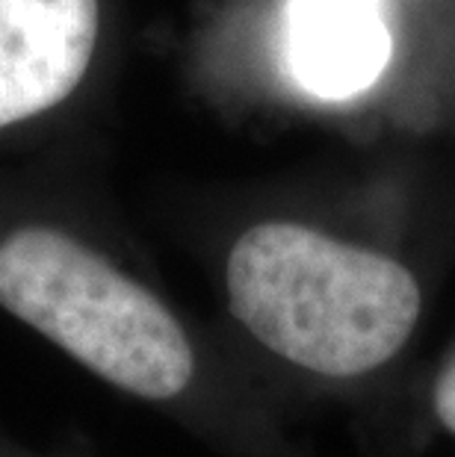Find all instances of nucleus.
<instances>
[{"instance_id": "f257e3e1", "label": "nucleus", "mask_w": 455, "mask_h": 457, "mask_svg": "<svg viewBox=\"0 0 455 457\" xmlns=\"http://www.w3.org/2000/svg\"><path fill=\"white\" fill-rule=\"evenodd\" d=\"M225 280L231 310L255 339L328 378L387 363L423 307L402 262L296 221L246 230L231 248Z\"/></svg>"}, {"instance_id": "20e7f679", "label": "nucleus", "mask_w": 455, "mask_h": 457, "mask_svg": "<svg viewBox=\"0 0 455 457\" xmlns=\"http://www.w3.org/2000/svg\"><path fill=\"white\" fill-rule=\"evenodd\" d=\"M387 60L382 0H290L287 62L308 92L352 98L379 80Z\"/></svg>"}, {"instance_id": "7ed1b4c3", "label": "nucleus", "mask_w": 455, "mask_h": 457, "mask_svg": "<svg viewBox=\"0 0 455 457\" xmlns=\"http://www.w3.org/2000/svg\"><path fill=\"white\" fill-rule=\"evenodd\" d=\"M98 42V0H0V130L80 86Z\"/></svg>"}, {"instance_id": "39448f33", "label": "nucleus", "mask_w": 455, "mask_h": 457, "mask_svg": "<svg viewBox=\"0 0 455 457\" xmlns=\"http://www.w3.org/2000/svg\"><path fill=\"white\" fill-rule=\"evenodd\" d=\"M434 411H438L441 422L455 434V360L438 378V386H434Z\"/></svg>"}, {"instance_id": "f03ea898", "label": "nucleus", "mask_w": 455, "mask_h": 457, "mask_svg": "<svg viewBox=\"0 0 455 457\" xmlns=\"http://www.w3.org/2000/svg\"><path fill=\"white\" fill-rule=\"evenodd\" d=\"M0 307L139 398H175L196 372L169 307L60 230L24 228L0 242Z\"/></svg>"}]
</instances>
